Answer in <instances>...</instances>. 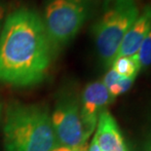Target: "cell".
<instances>
[{
    "label": "cell",
    "mask_w": 151,
    "mask_h": 151,
    "mask_svg": "<svg viewBox=\"0 0 151 151\" xmlns=\"http://www.w3.org/2000/svg\"><path fill=\"white\" fill-rule=\"evenodd\" d=\"M113 99L102 81L92 82L86 86L80 101V109L83 122L91 134L97 126L99 115Z\"/></svg>",
    "instance_id": "obj_6"
},
{
    "label": "cell",
    "mask_w": 151,
    "mask_h": 151,
    "mask_svg": "<svg viewBox=\"0 0 151 151\" xmlns=\"http://www.w3.org/2000/svg\"><path fill=\"white\" fill-rule=\"evenodd\" d=\"M91 0H46L43 22L51 45L60 48L68 44L88 19Z\"/></svg>",
    "instance_id": "obj_4"
},
{
    "label": "cell",
    "mask_w": 151,
    "mask_h": 151,
    "mask_svg": "<svg viewBox=\"0 0 151 151\" xmlns=\"http://www.w3.org/2000/svg\"><path fill=\"white\" fill-rule=\"evenodd\" d=\"M111 68L123 77H134L140 71L137 55L131 57H117L111 65Z\"/></svg>",
    "instance_id": "obj_9"
},
{
    "label": "cell",
    "mask_w": 151,
    "mask_h": 151,
    "mask_svg": "<svg viewBox=\"0 0 151 151\" xmlns=\"http://www.w3.org/2000/svg\"><path fill=\"white\" fill-rule=\"evenodd\" d=\"M5 6L0 2V27H1V24H2V22L4 20V16H5Z\"/></svg>",
    "instance_id": "obj_14"
},
{
    "label": "cell",
    "mask_w": 151,
    "mask_h": 151,
    "mask_svg": "<svg viewBox=\"0 0 151 151\" xmlns=\"http://www.w3.org/2000/svg\"><path fill=\"white\" fill-rule=\"evenodd\" d=\"M140 151H151V113L149 115L148 123H147L146 131L142 139Z\"/></svg>",
    "instance_id": "obj_12"
},
{
    "label": "cell",
    "mask_w": 151,
    "mask_h": 151,
    "mask_svg": "<svg viewBox=\"0 0 151 151\" xmlns=\"http://www.w3.org/2000/svg\"><path fill=\"white\" fill-rule=\"evenodd\" d=\"M139 15L134 0H114L93 27L99 56L104 66H111L123 38Z\"/></svg>",
    "instance_id": "obj_3"
},
{
    "label": "cell",
    "mask_w": 151,
    "mask_h": 151,
    "mask_svg": "<svg viewBox=\"0 0 151 151\" xmlns=\"http://www.w3.org/2000/svg\"><path fill=\"white\" fill-rule=\"evenodd\" d=\"M5 151H53L60 147L47 109L12 101L5 111Z\"/></svg>",
    "instance_id": "obj_2"
},
{
    "label": "cell",
    "mask_w": 151,
    "mask_h": 151,
    "mask_svg": "<svg viewBox=\"0 0 151 151\" xmlns=\"http://www.w3.org/2000/svg\"><path fill=\"white\" fill-rule=\"evenodd\" d=\"M88 151H101V149L99 148V144L97 142V139H96L95 137H93L91 143H90V145L88 147Z\"/></svg>",
    "instance_id": "obj_13"
},
{
    "label": "cell",
    "mask_w": 151,
    "mask_h": 151,
    "mask_svg": "<svg viewBox=\"0 0 151 151\" xmlns=\"http://www.w3.org/2000/svg\"><path fill=\"white\" fill-rule=\"evenodd\" d=\"M136 55L139 60L140 70L149 68L151 66V29L143 39Z\"/></svg>",
    "instance_id": "obj_10"
},
{
    "label": "cell",
    "mask_w": 151,
    "mask_h": 151,
    "mask_svg": "<svg viewBox=\"0 0 151 151\" xmlns=\"http://www.w3.org/2000/svg\"><path fill=\"white\" fill-rule=\"evenodd\" d=\"M53 151H74V150H72V149H69V148H66V147H63V146H60V147H58V148L54 149Z\"/></svg>",
    "instance_id": "obj_15"
},
{
    "label": "cell",
    "mask_w": 151,
    "mask_h": 151,
    "mask_svg": "<svg viewBox=\"0 0 151 151\" xmlns=\"http://www.w3.org/2000/svg\"><path fill=\"white\" fill-rule=\"evenodd\" d=\"M151 29V4L146 5L123 38L117 57H131L137 53L143 39ZM115 58V59H116Z\"/></svg>",
    "instance_id": "obj_8"
},
{
    "label": "cell",
    "mask_w": 151,
    "mask_h": 151,
    "mask_svg": "<svg viewBox=\"0 0 151 151\" xmlns=\"http://www.w3.org/2000/svg\"><path fill=\"white\" fill-rule=\"evenodd\" d=\"M134 79H136L134 77H123L122 76L117 83H115L113 86L110 87L109 89H107L109 94L111 95L112 98L115 99L116 97H118V96L128 92L131 89L132 85L134 84Z\"/></svg>",
    "instance_id": "obj_11"
},
{
    "label": "cell",
    "mask_w": 151,
    "mask_h": 151,
    "mask_svg": "<svg viewBox=\"0 0 151 151\" xmlns=\"http://www.w3.org/2000/svg\"><path fill=\"white\" fill-rule=\"evenodd\" d=\"M95 137L101 151H129L116 120L107 110L99 115Z\"/></svg>",
    "instance_id": "obj_7"
},
{
    "label": "cell",
    "mask_w": 151,
    "mask_h": 151,
    "mask_svg": "<svg viewBox=\"0 0 151 151\" xmlns=\"http://www.w3.org/2000/svg\"><path fill=\"white\" fill-rule=\"evenodd\" d=\"M51 121L60 146L74 151H88V140L92 134L83 122L80 101L74 95L66 93L60 96Z\"/></svg>",
    "instance_id": "obj_5"
},
{
    "label": "cell",
    "mask_w": 151,
    "mask_h": 151,
    "mask_svg": "<svg viewBox=\"0 0 151 151\" xmlns=\"http://www.w3.org/2000/svg\"><path fill=\"white\" fill-rule=\"evenodd\" d=\"M2 109H3V106H2V102L0 101V120H1V115H2Z\"/></svg>",
    "instance_id": "obj_16"
},
{
    "label": "cell",
    "mask_w": 151,
    "mask_h": 151,
    "mask_svg": "<svg viewBox=\"0 0 151 151\" xmlns=\"http://www.w3.org/2000/svg\"><path fill=\"white\" fill-rule=\"evenodd\" d=\"M53 47L42 18L22 7L10 13L0 34V82L14 87H31L46 77Z\"/></svg>",
    "instance_id": "obj_1"
}]
</instances>
